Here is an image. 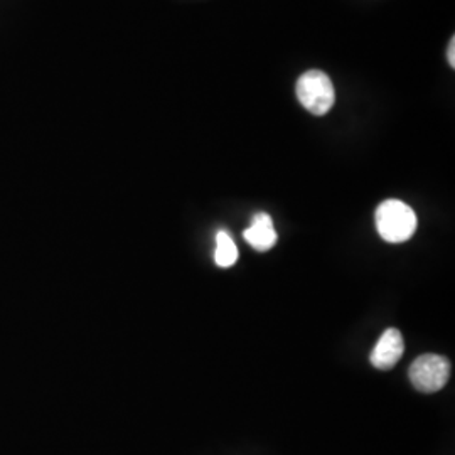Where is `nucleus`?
Returning a JSON list of instances; mask_svg holds the SVG:
<instances>
[{"instance_id": "f257e3e1", "label": "nucleus", "mask_w": 455, "mask_h": 455, "mask_svg": "<svg viewBox=\"0 0 455 455\" xmlns=\"http://www.w3.org/2000/svg\"><path fill=\"white\" fill-rule=\"evenodd\" d=\"M374 221L379 236L388 243L408 242L417 229V214L398 199L381 203L374 214Z\"/></svg>"}, {"instance_id": "f03ea898", "label": "nucleus", "mask_w": 455, "mask_h": 455, "mask_svg": "<svg viewBox=\"0 0 455 455\" xmlns=\"http://www.w3.org/2000/svg\"><path fill=\"white\" fill-rule=\"evenodd\" d=\"M295 93L300 101V105L312 115L323 116L327 114L336 101V92L331 78L319 71L310 69L304 73L295 86Z\"/></svg>"}, {"instance_id": "7ed1b4c3", "label": "nucleus", "mask_w": 455, "mask_h": 455, "mask_svg": "<svg viewBox=\"0 0 455 455\" xmlns=\"http://www.w3.org/2000/svg\"><path fill=\"white\" fill-rule=\"evenodd\" d=\"M451 376L449 359L440 355H423L410 366L411 385L422 393L442 390Z\"/></svg>"}, {"instance_id": "20e7f679", "label": "nucleus", "mask_w": 455, "mask_h": 455, "mask_svg": "<svg viewBox=\"0 0 455 455\" xmlns=\"http://www.w3.org/2000/svg\"><path fill=\"white\" fill-rule=\"evenodd\" d=\"M403 351H405V344L400 331L393 327L387 329L374 346L371 364L376 370H390L402 359Z\"/></svg>"}, {"instance_id": "39448f33", "label": "nucleus", "mask_w": 455, "mask_h": 455, "mask_svg": "<svg viewBox=\"0 0 455 455\" xmlns=\"http://www.w3.org/2000/svg\"><path fill=\"white\" fill-rule=\"evenodd\" d=\"M243 236L257 251H268L276 243V231L272 218L267 212L255 214L250 228L244 229Z\"/></svg>"}, {"instance_id": "423d86ee", "label": "nucleus", "mask_w": 455, "mask_h": 455, "mask_svg": "<svg viewBox=\"0 0 455 455\" xmlns=\"http://www.w3.org/2000/svg\"><path fill=\"white\" fill-rule=\"evenodd\" d=\"M238 260V248L227 231H218L216 235V251L214 261L221 268H229Z\"/></svg>"}, {"instance_id": "0eeeda50", "label": "nucleus", "mask_w": 455, "mask_h": 455, "mask_svg": "<svg viewBox=\"0 0 455 455\" xmlns=\"http://www.w3.org/2000/svg\"><path fill=\"white\" fill-rule=\"evenodd\" d=\"M447 60H449V63L451 66L454 68L455 66V37L451 39V44H449V49H447Z\"/></svg>"}]
</instances>
